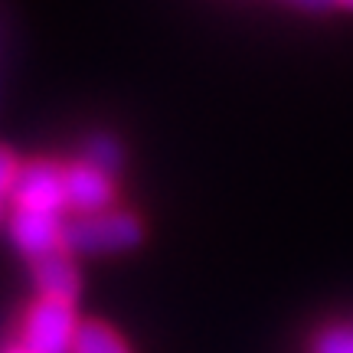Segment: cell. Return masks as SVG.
Listing matches in <instances>:
<instances>
[{
    "mask_svg": "<svg viewBox=\"0 0 353 353\" xmlns=\"http://www.w3.org/2000/svg\"><path fill=\"white\" fill-rule=\"evenodd\" d=\"M144 236L141 223L131 213L121 210H105V213L79 216L76 223H69L63 232V249L85 255H108L134 249Z\"/></svg>",
    "mask_w": 353,
    "mask_h": 353,
    "instance_id": "1",
    "label": "cell"
},
{
    "mask_svg": "<svg viewBox=\"0 0 353 353\" xmlns=\"http://www.w3.org/2000/svg\"><path fill=\"white\" fill-rule=\"evenodd\" d=\"M76 330L79 321L72 304L39 298L23 314V327H20V341L23 343L20 347L30 353H72Z\"/></svg>",
    "mask_w": 353,
    "mask_h": 353,
    "instance_id": "2",
    "label": "cell"
},
{
    "mask_svg": "<svg viewBox=\"0 0 353 353\" xmlns=\"http://www.w3.org/2000/svg\"><path fill=\"white\" fill-rule=\"evenodd\" d=\"M10 193L17 200V210L59 216L65 210V167L52 161H30L20 167Z\"/></svg>",
    "mask_w": 353,
    "mask_h": 353,
    "instance_id": "3",
    "label": "cell"
},
{
    "mask_svg": "<svg viewBox=\"0 0 353 353\" xmlns=\"http://www.w3.org/2000/svg\"><path fill=\"white\" fill-rule=\"evenodd\" d=\"M63 219L56 213H33V210H17L10 219V236L17 249L37 262L43 255L63 252Z\"/></svg>",
    "mask_w": 353,
    "mask_h": 353,
    "instance_id": "4",
    "label": "cell"
},
{
    "mask_svg": "<svg viewBox=\"0 0 353 353\" xmlns=\"http://www.w3.org/2000/svg\"><path fill=\"white\" fill-rule=\"evenodd\" d=\"M114 200L112 174H105L88 161L65 167V210H76L79 216L105 213Z\"/></svg>",
    "mask_w": 353,
    "mask_h": 353,
    "instance_id": "5",
    "label": "cell"
},
{
    "mask_svg": "<svg viewBox=\"0 0 353 353\" xmlns=\"http://www.w3.org/2000/svg\"><path fill=\"white\" fill-rule=\"evenodd\" d=\"M33 281H37V288L43 298H52V301H65L72 304L79 294V285H82V278H79V268L72 265L69 252H52V255H43L33 262Z\"/></svg>",
    "mask_w": 353,
    "mask_h": 353,
    "instance_id": "6",
    "label": "cell"
},
{
    "mask_svg": "<svg viewBox=\"0 0 353 353\" xmlns=\"http://www.w3.org/2000/svg\"><path fill=\"white\" fill-rule=\"evenodd\" d=\"M72 353H131L125 337L101 321H82L72 341Z\"/></svg>",
    "mask_w": 353,
    "mask_h": 353,
    "instance_id": "7",
    "label": "cell"
},
{
    "mask_svg": "<svg viewBox=\"0 0 353 353\" xmlns=\"http://www.w3.org/2000/svg\"><path fill=\"white\" fill-rule=\"evenodd\" d=\"M311 353H353V327H327L324 334H317Z\"/></svg>",
    "mask_w": 353,
    "mask_h": 353,
    "instance_id": "8",
    "label": "cell"
},
{
    "mask_svg": "<svg viewBox=\"0 0 353 353\" xmlns=\"http://www.w3.org/2000/svg\"><path fill=\"white\" fill-rule=\"evenodd\" d=\"M88 164L105 170V174H112L114 167H118V151H114L112 141H92V148H88Z\"/></svg>",
    "mask_w": 353,
    "mask_h": 353,
    "instance_id": "9",
    "label": "cell"
},
{
    "mask_svg": "<svg viewBox=\"0 0 353 353\" xmlns=\"http://www.w3.org/2000/svg\"><path fill=\"white\" fill-rule=\"evenodd\" d=\"M17 174H20V164L7 148H0V196L10 193L13 183H17Z\"/></svg>",
    "mask_w": 353,
    "mask_h": 353,
    "instance_id": "10",
    "label": "cell"
},
{
    "mask_svg": "<svg viewBox=\"0 0 353 353\" xmlns=\"http://www.w3.org/2000/svg\"><path fill=\"white\" fill-rule=\"evenodd\" d=\"M288 3H294V7H304V10H327V7H334L337 0H288Z\"/></svg>",
    "mask_w": 353,
    "mask_h": 353,
    "instance_id": "11",
    "label": "cell"
},
{
    "mask_svg": "<svg viewBox=\"0 0 353 353\" xmlns=\"http://www.w3.org/2000/svg\"><path fill=\"white\" fill-rule=\"evenodd\" d=\"M337 3H343V7H353V0H337Z\"/></svg>",
    "mask_w": 353,
    "mask_h": 353,
    "instance_id": "12",
    "label": "cell"
},
{
    "mask_svg": "<svg viewBox=\"0 0 353 353\" xmlns=\"http://www.w3.org/2000/svg\"><path fill=\"white\" fill-rule=\"evenodd\" d=\"M7 353H30V350H23V347H17V350H7Z\"/></svg>",
    "mask_w": 353,
    "mask_h": 353,
    "instance_id": "13",
    "label": "cell"
}]
</instances>
